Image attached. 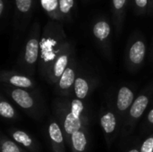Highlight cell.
<instances>
[{
    "label": "cell",
    "mask_w": 153,
    "mask_h": 152,
    "mask_svg": "<svg viewBox=\"0 0 153 152\" xmlns=\"http://www.w3.org/2000/svg\"><path fill=\"white\" fill-rule=\"evenodd\" d=\"M40 25L35 22L30 27L23 51V60L28 65H32L38 61L40 50Z\"/></svg>",
    "instance_id": "obj_1"
},
{
    "label": "cell",
    "mask_w": 153,
    "mask_h": 152,
    "mask_svg": "<svg viewBox=\"0 0 153 152\" xmlns=\"http://www.w3.org/2000/svg\"><path fill=\"white\" fill-rule=\"evenodd\" d=\"M37 0H14L13 26L22 30L29 23L35 8Z\"/></svg>",
    "instance_id": "obj_2"
},
{
    "label": "cell",
    "mask_w": 153,
    "mask_h": 152,
    "mask_svg": "<svg viewBox=\"0 0 153 152\" xmlns=\"http://www.w3.org/2000/svg\"><path fill=\"white\" fill-rule=\"evenodd\" d=\"M83 104L81 99H74L72 102L71 111L66 115L64 122V128L65 133L72 136L74 133L82 128V113L83 111Z\"/></svg>",
    "instance_id": "obj_3"
},
{
    "label": "cell",
    "mask_w": 153,
    "mask_h": 152,
    "mask_svg": "<svg viewBox=\"0 0 153 152\" xmlns=\"http://www.w3.org/2000/svg\"><path fill=\"white\" fill-rule=\"evenodd\" d=\"M91 30L94 38L101 45L108 46L111 38V25L108 19L103 16L97 18L92 23Z\"/></svg>",
    "instance_id": "obj_4"
},
{
    "label": "cell",
    "mask_w": 153,
    "mask_h": 152,
    "mask_svg": "<svg viewBox=\"0 0 153 152\" xmlns=\"http://www.w3.org/2000/svg\"><path fill=\"white\" fill-rule=\"evenodd\" d=\"M129 2L130 0H112L111 1L112 21L117 32H119L123 28Z\"/></svg>",
    "instance_id": "obj_5"
},
{
    "label": "cell",
    "mask_w": 153,
    "mask_h": 152,
    "mask_svg": "<svg viewBox=\"0 0 153 152\" xmlns=\"http://www.w3.org/2000/svg\"><path fill=\"white\" fill-rule=\"evenodd\" d=\"M146 55V44L142 38H136L130 43L128 49L129 61L135 65H141Z\"/></svg>",
    "instance_id": "obj_6"
},
{
    "label": "cell",
    "mask_w": 153,
    "mask_h": 152,
    "mask_svg": "<svg viewBox=\"0 0 153 152\" xmlns=\"http://www.w3.org/2000/svg\"><path fill=\"white\" fill-rule=\"evenodd\" d=\"M71 54H72V47L67 42L55 60L54 66H53V72H54L53 73H54L55 78L60 79V77L65 71V69L68 67L67 65H68Z\"/></svg>",
    "instance_id": "obj_7"
},
{
    "label": "cell",
    "mask_w": 153,
    "mask_h": 152,
    "mask_svg": "<svg viewBox=\"0 0 153 152\" xmlns=\"http://www.w3.org/2000/svg\"><path fill=\"white\" fill-rule=\"evenodd\" d=\"M13 100L22 108H31L34 106V100L31 96L22 89H14L11 92Z\"/></svg>",
    "instance_id": "obj_8"
},
{
    "label": "cell",
    "mask_w": 153,
    "mask_h": 152,
    "mask_svg": "<svg viewBox=\"0 0 153 152\" xmlns=\"http://www.w3.org/2000/svg\"><path fill=\"white\" fill-rule=\"evenodd\" d=\"M42 10L52 21L61 22L59 13V0H39Z\"/></svg>",
    "instance_id": "obj_9"
},
{
    "label": "cell",
    "mask_w": 153,
    "mask_h": 152,
    "mask_svg": "<svg viewBox=\"0 0 153 152\" xmlns=\"http://www.w3.org/2000/svg\"><path fill=\"white\" fill-rule=\"evenodd\" d=\"M48 135L50 141L54 146V149L57 151H63L64 149V137L62 130L57 123L53 122L48 126Z\"/></svg>",
    "instance_id": "obj_10"
},
{
    "label": "cell",
    "mask_w": 153,
    "mask_h": 152,
    "mask_svg": "<svg viewBox=\"0 0 153 152\" xmlns=\"http://www.w3.org/2000/svg\"><path fill=\"white\" fill-rule=\"evenodd\" d=\"M134 92L128 87H121L118 94H117V106L120 111H126L129 107H131L134 103Z\"/></svg>",
    "instance_id": "obj_11"
},
{
    "label": "cell",
    "mask_w": 153,
    "mask_h": 152,
    "mask_svg": "<svg viewBox=\"0 0 153 152\" xmlns=\"http://www.w3.org/2000/svg\"><path fill=\"white\" fill-rule=\"evenodd\" d=\"M75 11V0H59L61 22H71Z\"/></svg>",
    "instance_id": "obj_12"
},
{
    "label": "cell",
    "mask_w": 153,
    "mask_h": 152,
    "mask_svg": "<svg viewBox=\"0 0 153 152\" xmlns=\"http://www.w3.org/2000/svg\"><path fill=\"white\" fill-rule=\"evenodd\" d=\"M149 98L145 95L139 96L133 103L130 108V116L131 117L137 119L142 116L145 109L149 105Z\"/></svg>",
    "instance_id": "obj_13"
},
{
    "label": "cell",
    "mask_w": 153,
    "mask_h": 152,
    "mask_svg": "<svg viewBox=\"0 0 153 152\" xmlns=\"http://www.w3.org/2000/svg\"><path fill=\"white\" fill-rule=\"evenodd\" d=\"M75 73L73 68L67 67L59 79V87L63 90H69L75 82Z\"/></svg>",
    "instance_id": "obj_14"
},
{
    "label": "cell",
    "mask_w": 153,
    "mask_h": 152,
    "mask_svg": "<svg viewBox=\"0 0 153 152\" xmlns=\"http://www.w3.org/2000/svg\"><path fill=\"white\" fill-rule=\"evenodd\" d=\"M100 125L106 134H111L114 133L117 127V119L116 116L112 112H108L102 116L100 119Z\"/></svg>",
    "instance_id": "obj_15"
},
{
    "label": "cell",
    "mask_w": 153,
    "mask_h": 152,
    "mask_svg": "<svg viewBox=\"0 0 153 152\" xmlns=\"http://www.w3.org/2000/svg\"><path fill=\"white\" fill-rule=\"evenodd\" d=\"M73 149L75 152H84L87 147V138L83 132L78 131L71 136Z\"/></svg>",
    "instance_id": "obj_16"
},
{
    "label": "cell",
    "mask_w": 153,
    "mask_h": 152,
    "mask_svg": "<svg viewBox=\"0 0 153 152\" xmlns=\"http://www.w3.org/2000/svg\"><path fill=\"white\" fill-rule=\"evenodd\" d=\"M74 92L78 99H83L86 98L89 92V84L87 81L83 78H76L74 84Z\"/></svg>",
    "instance_id": "obj_17"
},
{
    "label": "cell",
    "mask_w": 153,
    "mask_h": 152,
    "mask_svg": "<svg viewBox=\"0 0 153 152\" xmlns=\"http://www.w3.org/2000/svg\"><path fill=\"white\" fill-rule=\"evenodd\" d=\"M12 136H13V139L17 143H19V144H21V145L28 148V149H31L34 146L32 139L25 132L17 130V131H15V132L13 133Z\"/></svg>",
    "instance_id": "obj_18"
},
{
    "label": "cell",
    "mask_w": 153,
    "mask_h": 152,
    "mask_svg": "<svg viewBox=\"0 0 153 152\" xmlns=\"http://www.w3.org/2000/svg\"><path fill=\"white\" fill-rule=\"evenodd\" d=\"M8 82L12 85L15 87H19L20 89H27L32 87V82L30 81V79L23 75L13 74L8 78Z\"/></svg>",
    "instance_id": "obj_19"
},
{
    "label": "cell",
    "mask_w": 153,
    "mask_h": 152,
    "mask_svg": "<svg viewBox=\"0 0 153 152\" xmlns=\"http://www.w3.org/2000/svg\"><path fill=\"white\" fill-rule=\"evenodd\" d=\"M134 12L137 15H144L149 13L150 0H133Z\"/></svg>",
    "instance_id": "obj_20"
},
{
    "label": "cell",
    "mask_w": 153,
    "mask_h": 152,
    "mask_svg": "<svg viewBox=\"0 0 153 152\" xmlns=\"http://www.w3.org/2000/svg\"><path fill=\"white\" fill-rule=\"evenodd\" d=\"M0 115L4 118H13L15 116V112L13 108L4 100L0 102Z\"/></svg>",
    "instance_id": "obj_21"
},
{
    "label": "cell",
    "mask_w": 153,
    "mask_h": 152,
    "mask_svg": "<svg viewBox=\"0 0 153 152\" xmlns=\"http://www.w3.org/2000/svg\"><path fill=\"white\" fill-rule=\"evenodd\" d=\"M1 152H24V151L12 141L3 140L1 143Z\"/></svg>",
    "instance_id": "obj_22"
},
{
    "label": "cell",
    "mask_w": 153,
    "mask_h": 152,
    "mask_svg": "<svg viewBox=\"0 0 153 152\" xmlns=\"http://www.w3.org/2000/svg\"><path fill=\"white\" fill-rule=\"evenodd\" d=\"M9 12H10L9 0H0V19H1V21L5 20Z\"/></svg>",
    "instance_id": "obj_23"
},
{
    "label": "cell",
    "mask_w": 153,
    "mask_h": 152,
    "mask_svg": "<svg viewBox=\"0 0 153 152\" xmlns=\"http://www.w3.org/2000/svg\"><path fill=\"white\" fill-rule=\"evenodd\" d=\"M140 152H153V136L144 141Z\"/></svg>",
    "instance_id": "obj_24"
},
{
    "label": "cell",
    "mask_w": 153,
    "mask_h": 152,
    "mask_svg": "<svg viewBox=\"0 0 153 152\" xmlns=\"http://www.w3.org/2000/svg\"><path fill=\"white\" fill-rule=\"evenodd\" d=\"M148 121L150 124H152L153 125V108L150 111L149 115H148Z\"/></svg>",
    "instance_id": "obj_25"
},
{
    "label": "cell",
    "mask_w": 153,
    "mask_h": 152,
    "mask_svg": "<svg viewBox=\"0 0 153 152\" xmlns=\"http://www.w3.org/2000/svg\"><path fill=\"white\" fill-rule=\"evenodd\" d=\"M149 14L153 13V0H150V7H149Z\"/></svg>",
    "instance_id": "obj_26"
},
{
    "label": "cell",
    "mask_w": 153,
    "mask_h": 152,
    "mask_svg": "<svg viewBox=\"0 0 153 152\" xmlns=\"http://www.w3.org/2000/svg\"><path fill=\"white\" fill-rule=\"evenodd\" d=\"M128 152H140V151H138V150L134 149V150H131L130 151H128Z\"/></svg>",
    "instance_id": "obj_27"
}]
</instances>
